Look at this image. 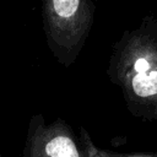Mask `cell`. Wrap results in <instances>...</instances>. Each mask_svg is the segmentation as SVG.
I'll list each match as a JSON object with an SVG mask.
<instances>
[{
  "label": "cell",
  "instance_id": "cell-1",
  "mask_svg": "<svg viewBox=\"0 0 157 157\" xmlns=\"http://www.w3.org/2000/svg\"><path fill=\"white\" fill-rule=\"evenodd\" d=\"M48 36L61 47L78 44L92 21V0H42Z\"/></svg>",
  "mask_w": 157,
  "mask_h": 157
},
{
  "label": "cell",
  "instance_id": "cell-2",
  "mask_svg": "<svg viewBox=\"0 0 157 157\" xmlns=\"http://www.w3.org/2000/svg\"><path fill=\"white\" fill-rule=\"evenodd\" d=\"M37 157H82L76 144L65 132L49 134L40 145Z\"/></svg>",
  "mask_w": 157,
  "mask_h": 157
},
{
  "label": "cell",
  "instance_id": "cell-3",
  "mask_svg": "<svg viewBox=\"0 0 157 157\" xmlns=\"http://www.w3.org/2000/svg\"><path fill=\"white\" fill-rule=\"evenodd\" d=\"M134 92L140 97H148L157 93V70L136 72L131 81Z\"/></svg>",
  "mask_w": 157,
  "mask_h": 157
},
{
  "label": "cell",
  "instance_id": "cell-4",
  "mask_svg": "<svg viewBox=\"0 0 157 157\" xmlns=\"http://www.w3.org/2000/svg\"><path fill=\"white\" fill-rule=\"evenodd\" d=\"M151 67V64L150 61L147 60V58L145 56H139L136 60H135V64H134V70L136 72H145V71H148Z\"/></svg>",
  "mask_w": 157,
  "mask_h": 157
}]
</instances>
